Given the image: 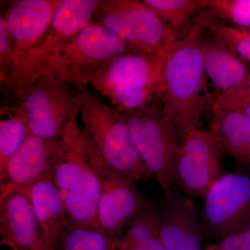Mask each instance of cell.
Listing matches in <instances>:
<instances>
[{"label": "cell", "instance_id": "2e32d148", "mask_svg": "<svg viewBox=\"0 0 250 250\" xmlns=\"http://www.w3.org/2000/svg\"><path fill=\"white\" fill-rule=\"evenodd\" d=\"M60 2L61 0L10 1L3 18L14 42V59L40 40L50 26Z\"/></svg>", "mask_w": 250, "mask_h": 250}, {"label": "cell", "instance_id": "d4e9b609", "mask_svg": "<svg viewBox=\"0 0 250 250\" xmlns=\"http://www.w3.org/2000/svg\"><path fill=\"white\" fill-rule=\"evenodd\" d=\"M207 9L231 26L250 31V0H208Z\"/></svg>", "mask_w": 250, "mask_h": 250}, {"label": "cell", "instance_id": "3957f363", "mask_svg": "<svg viewBox=\"0 0 250 250\" xmlns=\"http://www.w3.org/2000/svg\"><path fill=\"white\" fill-rule=\"evenodd\" d=\"M79 92L80 126L92 152L112 169L135 182L152 178L121 112L87 88Z\"/></svg>", "mask_w": 250, "mask_h": 250}, {"label": "cell", "instance_id": "83f0119b", "mask_svg": "<svg viewBox=\"0 0 250 250\" xmlns=\"http://www.w3.org/2000/svg\"><path fill=\"white\" fill-rule=\"evenodd\" d=\"M204 250H250V229L222 238L207 245Z\"/></svg>", "mask_w": 250, "mask_h": 250}, {"label": "cell", "instance_id": "277c9868", "mask_svg": "<svg viewBox=\"0 0 250 250\" xmlns=\"http://www.w3.org/2000/svg\"><path fill=\"white\" fill-rule=\"evenodd\" d=\"M93 22L111 31L133 53L161 54L188 35L167 27L142 0H99Z\"/></svg>", "mask_w": 250, "mask_h": 250}, {"label": "cell", "instance_id": "ac0fdd59", "mask_svg": "<svg viewBox=\"0 0 250 250\" xmlns=\"http://www.w3.org/2000/svg\"><path fill=\"white\" fill-rule=\"evenodd\" d=\"M54 176L34 184L25 194L30 200L49 250H57L59 241L70 226Z\"/></svg>", "mask_w": 250, "mask_h": 250}, {"label": "cell", "instance_id": "9a60e30c", "mask_svg": "<svg viewBox=\"0 0 250 250\" xmlns=\"http://www.w3.org/2000/svg\"><path fill=\"white\" fill-rule=\"evenodd\" d=\"M1 243L13 250H49L32 204L22 193L0 201Z\"/></svg>", "mask_w": 250, "mask_h": 250}, {"label": "cell", "instance_id": "e0dca14e", "mask_svg": "<svg viewBox=\"0 0 250 250\" xmlns=\"http://www.w3.org/2000/svg\"><path fill=\"white\" fill-rule=\"evenodd\" d=\"M222 154L234 161L238 172L250 174V119L240 112L211 108L210 130Z\"/></svg>", "mask_w": 250, "mask_h": 250}, {"label": "cell", "instance_id": "f546056e", "mask_svg": "<svg viewBox=\"0 0 250 250\" xmlns=\"http://www.w3.org/2000/svg\"><path fill=\"white\" fill-rule=\"evenodd\" d=\"M229 110L240 112L250 119V104L241 105Z\"/></svg>", "mask_w": 250, "mask_h": 250}, {"label": "cell", "instance_id": "44dd1931", "mask_svg": "<svg viewBox=\"0 0 250 250\" xmlns=\"http://www.w3.org/2000/svg\"><path fill=\"white\" fill-rule=\"evenodd\" d=\"M161 211L148 199L142 210L136 215L125 236L113 241L116 250H129L149 240L159 238Z\"/></svg>", "mask_w": 250, "mask_h": 250}, {"label": "cell", "instance_id": "4316f807", "mask_svg": "<svg viewBox=\"0 0 250 250\" xmlns=\"http://www.w3.org/2000/svg\"><path fill=\"white\" fill-rule=\"evenodd\" d=\"M14 59V46L6 22L0 17V77L1 82L8 84Z\"/></svg>", "mask_w": 250, "mask_h": 250}, {"label": "cell", "instance_id": "5bb4252c", "mask_svg": "<svg viewBox=\"0 0 250 250\" xmlns=\"http://www.w3.org/2000/svg\"><path fill=\"white\" fill-rule=\"evenodd\" d=\"M159 240L164 250H204L205 228L194 202L177 186L163 190Z\"/></svg>", "mask_w": 250, "mask_h": 250}, {"label": "cell", "instance_id": "7402d4cb", "mask_svg": "<svg viewBox=\"0 0 250 250\" xmlns=\"http://www.w3.org/2000/svg\"><path fill=\"white\" fill-rule=\"evenodd\" d=\"M167 27L184 34L182 29L190 20L208 8V0H142Z\"/></svg>", "mask_w": 250, "mask_h": 250}, {"label": "cell", "instance_id": "603a6c76", "mask_svg": "<svg viewBox=\"0 0 250 250\" xmlns=\"http://www.w3.org/2000/svg\"><path fill=\"white\" fill-rule=\"evenodd\" d=\"M195 22L238 58L250 62V31L219 23L207 12L197 16Z\"/></svg>", "mask_w": 250, "mask_h": 250}, {"label": "cell", "instance_id": "8992f818", "mask_svg": "<svg viewBox=\"0 0 250 250\" xmlns=\"http://www.w3.org/2000/svg\"><path fill=\"white\" fill-rule=\"evenodd\" d=\"M120 112L151 177L163 190L175 186L174 164L183 139L174 123L156 102L136 111Z\"/></svg>", "mask_w": 250, "mask_h": 250}, {"label": "cell", "instance_id": "4fadbf2b", "mask_svg": "<svg viewBox=\"0 0 250 250\" xmlns=\"http://www.w3.org/2000/svg\"><path fill=\"white\" fill-rule=\"evenodd\" d=\"M170 47L159 54L129 52L118 56L99 67L88 78L87 85L103 96L114 89H151L157 94Z\"/></svg>", "mask_w": 250, "mask_h": 250}, {"label": "cell", "instance_id": "cb8c5ba5", "mask_svg": "<svg viewBox=\"0 0 250 250\" xmlns=\"http://www.w3.org/2000/svg\"><path fill=\"white\" fill-rule=\"evenodd\" d=\"M57 250H116L113 241L103 231L86 228H70L59 241Z\"/></svg>", "mask_w": 250, "mask_h": 250}, {"label": "cell", "instance_id": "484cf974", "mask_svg": "<svg viewBox=\"0 0 250 250\" xmlns=\"http://www.w3.org/2000/svg\"><path fill=\"white\" fill-rule=\"evenodd\" d=\"M246 104H250V71L239 84L229 91L219 95L212 108L231 109Z\"/></svg>", "mask_w": 250, "mask_h": 250}, {"label": "cell", "instance_id": "30bf717a", "mask_svg": "<svg viewBox=\"0 0 250 250\" xmlns=\"http://www.w3.org/2000/svg\"><path fill=\"white\" fill-rule=\"evenodd\" d=\"M221 150L209 131L187 135L174 164V185L190 197L205 199L223 175Z\"/></svg>", "mask_w": 250, "mask_h": 250}, {"label": "cell", "instance_id": "9c48e42d", "mask_svg": "<svg viewBox=\"0 0 250 250\" xmlns=\"http://www.w3.org/2000/svg\"><path fill=\"white\" fill-rule=\"evenodd\" d=\"M205 200V230L220 240L250 229V174H224Z\"/></svg>", "mask_w": 250, "mask_h": 250}, {"label": "cell", "instance_id": "d6986e66", "mask_svg": "<svg viewBox=\"0 0 250 250\" xmlns=\"http://www.w3.org/2000/svg\"><path fill=\"white\" fill-rule=\"evenodd\" d=\"M206 73L220 95L229 91L244 80L248 73L241 59L224 47L214 38L203 41L201 38Z\"/></svg>", "mask_w": 250, "mask_h": 250}, {"label": "cell", "instance_id": "ffe728a7", "mask_svg": "<svg viewBox=\"0 0 250 250\" xmlns=\"http://www.w3.org/2000/svg\"><path fill=\"white\" fill-rule=\"evenodd\" d=\"M1 113L6 114V118L0 121V174L31 136L27 118L19 106L1 109Z\"/></svg>", "mask_w": 250, "mask_h": 250}, {"label": "cell", "instance_id": "52a82bcc", "mask_svg": "<svg viewBox=\"0 0 250 250\" xmlns=\"http://www.w3.org/2000/svg\"><path fill=\"white\" fill-rule=\"evenodd\" d=\"M99 0H61L40 40L14 59L8 84L13 90L33 82L65 42L93 22Z\"/></svg>", "mask_w": 250, "mask_h": 250}, {"label": "cell", "instance_id": "5b68a950", "mask_svg": "<svg viewBox=\"0 0 250 250\" xmlns=\"http://www.w3.org/2000/svg\"><path fill=\"white\" fill-rule=\"evenodd\" d=\"M129 52V47L119 38L93 22L65 42L36 79L54 77L82 91L99 67Z\"/></svg>", "mask_w": 250, "mask_h": 250}, {"label": "cell", "instance_id": "f1b7e54d", "mask_svg": "<svg viewBox=\"0 0 250 250\" xmlns=\"http://www.w3.org/2000/svg\"><path fill=\"white\" fill-rule=\"evenodd\" d=\"M129 250H164L159 238L149 240Z\"/></svg>", "mask_w": 250, "mask_h": 250}, {"label": "cell", "instance_id": "6da1fadb", "mask_svg": "<svg viewBox=\"0 0 250 250\" xmlns=\"http://www.w3.org/2000/svg\"><path fill=\"white\" fill-rule=\"evenodd\" d=\"M197 23L166 54L156 102L177 128L182 139L199 129L210 104L201 35Z\"/></svg>", "mask_w": 250, "mask_h": 250}, {"label": "cell", "instance_id": "8fae6325", "mask_svg": "<svg viewBox=\"0 0 250 250\" xmlns=\"http://www.w3.org/2000/svg\"><path fill=\"white\" fill-rule=\"evenodd\" d=\"M90 151L101 182L99 224L102 231L114 241L125 224L136 216L149 198L138 189L136 182L112 169Z\"/></svg>", "mask_w": 250, "mask_h": 250}, {"label": "cell", "instance_id": "7c38bea8", "mask_svg": "<svg viewBox=\"0 0 250 250\" xmlns=\"http://www.w3.org/2000/svg\"><path fill=\"white\" fill-rule=\"evenodd\" d=\"M62 138L29 136L0 174V201L15 193L25 195L34 184L54 176Z\"/></svg>", "mask_w": 250, "mask_h": 250}, {"label": "cell", "instance_id": "ba28073f", "mask_svg": "<svg viewBox=\"0 0 250 250\" xmlns=\"http://www.w3.org/2000/svg\"><path fill=\"white\" fill-rule=\"evenodd\" d=\"M73 85L49 76L39 77L14 90L32 136L59 139L80 110V92Z\"/></svg>", "mask_w": 250, "mask_h": 250}, {"label": "cell", "instance_id": "7a4b0ae2", "mask_svg": "<svg viewBox=\"0 0 250 250\" xmlns=\"http://www.w3.org/2000/svg\"><path fill=\"white\" fill-rule=\"evenodd\" d=\"M79 112L72 117L62 135L53 180L71 228L102 231L98 221L101 182L93 154L79 125Z\"/></svg>", "mask_w": 250, "mask_h": 250}]
</instances>
